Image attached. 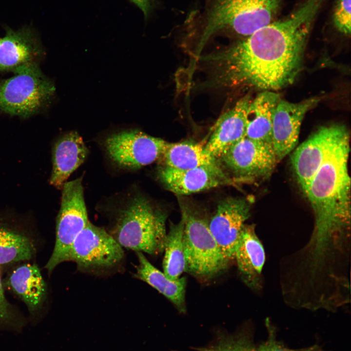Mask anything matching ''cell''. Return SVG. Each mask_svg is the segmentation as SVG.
Instances as JSON below:
<instances>
[{
  "label": "cell",
  "instance_id": "cell-1",
  "mask_svg": "<svg viewBox=\"0 0 351 351\" xmlns=\"http://www.w3.org/2000/svg\"><path fill=\"white\" fill-rule=\"evenodd\" d=\"M324 0H307L283 20L272 22L221 51L196 59L206 77L203 88L248 87L275 91L299 73L312 24Z\"/></svg>",
  "mask_w": 351,
  "mask_h": 351
},
{
  "label": "cell",
  "instance_id": "cell-2",
  "mask_svg": "<svg viewBox=\"0 0 351 351\" xmlns=\"http://www.w3.org/2000/svg\"><path fill=\"white\" fill-rule=\"evenodd\" d=\"M349 131L339 140L315 174L305 193L313 209L315 230L312 252L321 256L335 236L349 230L351 179L348 161Z\"/></svg>",
  "mask_w": 351,
  "mask_h": 351
},
{
  "label": "cell",
  "instance_id": "cell-3",
  "mask_svg": "<svg viewBox=\"0 0 351 351\" xmlns=\"http://www.w3.org/2000/svg\"><path fill=\"white\" fill-rule=\"evenodd\" d=\"M166 219L147 199L136 196L119 211L108 232L123 248L157 255L164 251Z\"/></svg>",
  "mask_w": 351,
  "mask_h": 351
},
{
  "label": "cell",
  "instance_id": "cell-4",
  "mask_svg": "<svg viewBox=\"0 0 351 351\" xmlns=\"http://www.w3.org/2000/svg\"><path fill=\"white\" fill-rule=\"evenodd\" d=\"M280 0H216L207 18L195 58L209 39L222 30L249 36L272 22Z\"/></svg>",
  "mask_w": 351,
  "mask_h": 351
},
{
  "label": "cell",
  "instance_id": "cell-5",
  "mask_svg": "<svg viewBox=\"0 0 351 351\" xmlns=\"http://www.w3.org/2000/svg\"><path fill=\"white\" fill-rule=\"evenodd\" d=\"M14 75L0 81V110L25 118L46 109L54 98L53 82L43 74L39 63L21 66Z\"/></svg>",
  "mask_w": 351,
  "mask_h": 351
},
{
  "label": "cell",
  "instance_id": "cell-6",
  "mask_svg": "<svg viewBox=\"0 0 351 351\" xmlns=\"http://www.w3.org/2000/svg\"><path fill=\"white\" fill-rule=\"evenodd\" d=\"M185 271L208 278L224 270L229 262L223 255L209 228L208 219L189 205H181Z\"/></svg>",
  "mask_w": 351,
  "mask_h": 351
},
{
  "label": "cell",
  "instance_id": "cell-7",
  "mask_svg": "<svg viewBox=\"0 0 351 351\" xmlns=\"http://www.w3.org/2000/svg\"><path fill=\"white\" fill-rule=\"evenodd\" d=\"M62 189L60 208L57 219L55 244L45 267L49 273L61 263L69 261L74 242L89 222L81 178L66 182Z\"/></svg>",
  "mask_w": 351,
  "mask_h": 351
},
{
  "label": "cell",
  "instance_id": "cell-8",
  "mask_svg": "<svg viewBox=\"0 0 351 351\" xmlns=\"http://www.w3.org/2000/svg\"><path fill=\"white\" fill-rule=\"evenodd\" d=\"M124 258L123 248L111 234L89 222L74 242L69 261L81 272L98 273L116 268Z\"/></svg>",
  "mask_w": 351,
  "mask_h": 351
},
{
  "label": "cell",
  "instance_id": "cell-9",
  "mask_svg": "<svg viewBox=\"0 0 351 351\" xmlns=\"http://www.w3.org/2000/svg\"><path fill=\"white\" fill-rule=\"evenodd\" d=\"M169 142L139 130L111 134L104 140L109 157L120 167L137 169L153 163L163 156Z\"/></svg>",
  "mask_w": 351,
  "mask_h": 351
},
{
  "label": "cell",
  "instance_id": "cell-10",
  "mask_svg": "<svg viewBox=\"0 0 351 351\" xmlns=\"http://www.w3.org/2000/svg\"><path fill=\"white\" fill-rule=\"evenodd\" d=\"M348 132L344 125L339 124L320 127L294 151L291 163L304 194L315 174Z\"/></svg>",
  "mask_w": 351,
  "mask_h": 351
},
{
  "label": "cell",
  "instance_id": "cell-11",
  "mask_svg": "<svg viewBox=\"0 0 351 351\" xmlns=\"http://www.w3.org/2000/svg\"><path fill=\"white\" fill-rule=\"evenodd\" d=\"M237 177L268 176L278 162L272 144L245 136L233 145L219 159Z\"/></svg>",
  "mask_w": 351,
  "mask_h": 351
},
{
  "label": "cell",
  "instance_id": "cell-12",
  "mask_svg": "<svg viewBox=\"0 0 351 351\" xmlns=\"http://www.w3.org/2000/svg\"><path fill=\"white\" fill-rule=\"evenodd\" d=\"M250 203L245 198L229 197L221 200L209 222L210 230L223 255L233 260L245 222L250 215Z\"/></svg>",
  "mask_w": 351,
  "mask_h": 351
},
{
  "label": "cell",
  "instance_id": "cell-13",
  "mask_svg": "<svg viewBox=\"0 0 351 351\" xmlns=\"http://www.w3.org/2000/svg\"><path fill=\"white\" fill-rule=\"evenodd\" d=\"M320 100L317 97L297 103L279 100L272 123V145L278 162L295 147L305 115Z\"/></svg>",
  "mask_w": 351,
  "mask_h": 351
},
{
  "label": "cell",
  "instance_id": "cell-14",
  "mask_svg": "<svg viewBox=\"0 0 351 351\" xmlns=\"http://www.w3.org/2000/svg\"><path fill=\"white\" fill-rule=\"evenodd\" d=\"M0 40V72H13L31 63H39L44 55L40 39L33 28L23 26L17 30L5 28Z\"/></svg>",
  "mask_w": 351,
  "mask_h": 351
},
{
  "label": "cell",
  "instance_id": "cell-15",
  "mask_svg": "<svg viewBox=\"0 0 351 351\" xmlns=\"http://www.w3.org/2000/svg\"><path fill=\"white\" fill-rule=\"evenodd\" d=\"M246 95L222 114L215 122L205 150L218 159L234 144L246 136L247 115L252 101Z\"/></svg>",
  "mask_w": 351,
  "mask_h": 351
},
{
  "label": "cell",
  "instance_id": "cell-16",
  "mask_svg": "<svg viewBox=\"0 0 351 351\" xmlns=\"http://www.w3.org/2000/svg\"><path fill=\"white\" fill-rule=\"evenodd\" d=\"M159 177L168 190L178 195H186L229 183L222 170L204 167L180 170L163 166Z\"/></svg>",
  "mask_w": 351,
  "mask_h": 351
},
{
  "label": "cell",
  "instance_id": "cell-17",
  "mask_svg": "<svg viewBox=\"0 0 351 351\" xmlns=\"http://www.w3.org/2000/svg\"><path fill=\"white\" fill-rule=\"evenodd\" d=\"M88 153L82 137L77 132H70L60 137L53 149L50 184L62 189L72 173L84 161Z\"/></svg>",
  "mask_w": 351,
  "mask_h": 351
},
{
  "label": "cell",
  "instance_id": "cell-18",
  "mask_svg": "<svg viewBox=\"0 0 351 351\" xmlns=\"http://www.w3.org/2000/svg\"><path fill=\"white\" fill-rule=\"evenodd\" d=\"M238 271L245 283L257 289L265 261L264 249L254 225L244 224L234 253Z\"/></svg>",
  "mask_w": 351,
  "mask_h": 351
},
{
  "label": "cell",
  "instance_id": "cell-19",
  "mask_svg": "<svg viewBox=\"0 0 351 351\" xmlns=\"http://www.w3.org/2000/svg\"><path fill=\"white\" fill-rule=\"evenodd\" d=\"M280 99L274 91H262L252 100L247 115L246 137L272 145L273 119Z\"/></svg>",
  "mask_w": 351,
  "mask_h": 351
},
{
  "label": "cell",
  "instance_id": "cell-20",
  "mask_svg": "<svg viewBox=\"0 0 351 351\" xmlns=\"http://www.w3.org/2000/svg\"><path fill=\"white\" fill-rule=\"evenodd\" d=\"M8 285L24 302L31 313H35L42 306L47 289L37 265L26 263L17 267L10 274Z\"/></svg>",
  "mask_w": 351,
  "mask_h": 351
},
{
  "label": "cell",
  "instance_id": "cell-21",
  "mask_svg": "<svg viewBox=\"0 0 351 351\" xmlns=\"http://www.w3.org/2000/svg\"><path fill=\"white\" fill-rule=\"evenodd\" d=\"M136 253L138 263L134 277L148 284L168 299L179 312L185 313L186 278L180 277L176 280L170 279L164 273L154 266L143 253Z\"/></svg>",
  "mask_w": 351,
  "mask_h": 351
},
{
  "label": "cell",
  "instance_id": "cell-22",
  "mask_svg": "<svg viewBox=\"0 0 351 351\" xmlns=\"http://www.w3.org/2000/svg\"><path fill=\"white\" fill-rule=\"evenodd\" d=\"M161 158L163 166L174 169L187 170L204 167L222 170L220 160L209 154L204 146L191 141L169 143Z\"/></svg>",
  "mask_w": 351,
  "mask_h": 351
},
{
  "label": "cell",
  "instance_id": "cell-23",
  "mask_svg": "<svg viewBox=\"0 0 351 351\" xmlns=\"http://www.w3.org/2000/svg\"><path fill=\"white\" fill-rule=\"evenodd\" d=\"M184 223L182 218L177 224L171 223L164 245L163 273L170 279L176 280L185 271L186 262L183 241Z\"/></svg>",
  "mask_w": 351,
  "mask_h": 351
},
{
  "label": "cell",
  "instance_id": "cell-24",
  "mask_svg": "<svg viewBox=\"0 0 351 351\" xmlns=\"http://www.w3.org/2000/svg\"><path fill=\"white\" fill-rule=\"evenodd\" d=\"M34 244L23 234L0 225V265L31 259Z\"/></svg>",
  "mask_w": 351,
  "mask_h": 351
},
{
  "label": "cell",
  "instance_id": "cell-25",
  "mask_svg": "<svg viewBox=\"0 0 351 351\" xmlns=\"http://www.w3.org/2000/svg\"><path fill=\"white\" fill-rule=\"evenodd\" d=\"M199 351H256L251 340L244 335L222 336L216 342Z\"/></svg>",
  "mask_w": 351,
  "mask_h": 351
},
{
  "label": "cell",
  "instance_id": "cell-26",
  "mask_svg": "<svg viewBox=\"0 0 351 351\" xmlns=\"http://www.w3.org/2000/svg\"><path fill=\"white\" fill-rule=\"evenodd\" d=\"M351 0H338L333 13V20L337 29L348 36L351 31Z\"/></svg>",
  "mask_w": 351,
  "mask_h": 351
},
{
  "label": "cell",
  "instance_id": "cell-27",
  "mask_svg": "<svg viewBox=\"0 0 351 351\" xmlns=\"http://www.w3.org/2000/svg\"><path fill=\"white\" fill-rule=\"evenodd\" d=\"M267 324L268 330V338L266 341L256 348V351H323L321 347L316 344L309 347L298 349L287 348L276 339L274 328L269 324V323Z\"/></svg>",
  "mask_w": 351,
  "mask_h": 351
},
{
  "label": "cell",
  "instance_id": "cell-28",
  "mask_svg": "<svg viewBox=\"0 0 351 351\" xmlns=\"http://www.w3.org/2000/svg\"><path fill=\"white\" fill-rule=\"evenodd\" d=\"M11 319V308L4 294L0 274V323H8Z\"/></svg>",
  "mask_w": 351,
  "mask_h": 351
},
{
  "label": "cell",
  "instance_id": "cell-29",
  "mask_svg": "<svg viewBox=\"0 0 351 351\" xmlns=\"http://www.w3.org/2000/svg\"><path fill=\"white\" fill-rule=\"evenodd\" d=\"M143 12L145 18L149 14L151 7V0H131Z\"/></svg>",
  "mask_w": 351,
  "mask_h": 351
},
{
  "label": "cell",
  "instance_id": "cell-30",
  "mask_svg": "<svg viewBox=\"0 0 351 351\" xmlns=\"http://www.w3.org/2000/svg\"><path fill=\"white\" fill-rule=\"evenodd\" d=\"M0 39H1V38H0Z\"/></svg>",
  "mask_w": 351,
  "mask_h": 351
}]
</instances>
